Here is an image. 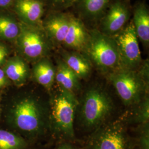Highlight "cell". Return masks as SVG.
Here are the masks:
<instances>
[{
	"mask_svg": "<svg viewBox=\"0 0 149 149\" xmlns=\"http://www.w3.org/2000/svg\"><path fill=\"white\" fill-rule=\"evenodd\" d=\"M7 117L19 133L28 138H37L49 129V108L36 96H22L12 104Z\"/></svg>",
	"mask_w": 149,
	"mask_h": 149,
	"instance_id": "6da1fadb",
	"label": "cell"
},
{
	"mask_svg": "<svg viewBox=\"0 0 149 149\" xmlns=\"http://www.w3.org/2000/svg\"><path fill=\"white\" fill-rule=\"evenodd\" d=\"M107 76L126 106H135L149 94L148 59L143 60L138 69L120 68Z\"/></svg>",
	"mask_w": 149,
	"mask_h": 149,
	"instance_id": "7a4b0ae2",
	"label": "cell"
},
{
	"mask_svg": "<svg viewBox=\"0 0 149 149\" xmlns=\"http://www.w3.org/2000/svg\"><path fill=\"white\" fill-rule=\"evenodd\" d=\"M79 101L74 94L59 89L52 96L49 108V129L59 138L75 139L74 118Z\"/></svg>",
	"mask_w": 149,
	"mask_h": 149,
	"instance_id": "3957f363",
	"label": "cell"
},
{
	"mask_svg": "<svg viewBox=\"0 0 149 149\" xmlns=\"http://www.w3.org/2000/svg\"><path fill=\"white\" fill-rule=\"evenodd\" d=\"M89 39L84 54L92 66L107 75L120 68L117 44L113 37L106 35L97 28L89 29Z\"/></svg>",
	"mask_w": 149,
	"mask_h": 149,
	"instance_id": "277c9868",
	"label": "cell"
},
{
	"mask_svg": "<svg viewBox=\"0 0 149 149\" xmlns=\"http://www.w3.org/2000/svg\"><path fill=\"white\" fill-rule=\"evenodd\" d=\"M111 98L99 87H93L84 95L79 102V118L86 128L95 129L100 127L109 117L113 110Z\"/></svg>",
	"mask_w": 149,
	"mask_h": 149,
	"instance_id": "5b68a950",
	"label": "cell"
},
{
	"mask_svg": "<svg viewBox=\"0 0 149 149\" xmlns=\"http://www.w3.org/2000/svg\"><path fill=\"white\" fill-rule=\"evenodd\" d=\"M20 32L15 42L18 55L28 63L49 57L53 44L42 26H30L19 22Z\"/></svg>",
	"mask_w": 149,
	"mask_h": 149,
	"instance_id": "8992f818",
	"label": "cell"
},
{
	"mask_svg": "<svg viewBox=\"0 0 149 149\" xmlns=\"http://www.w3.org/2000/svg\"><path fill=\"white\" fill-rule=\"evenodd\" d=\"M113 37L117 44L120 68L138 69L143 60L132 21Z\"/></svg>",
	"mask_w": 149,
	"mask_h": 149,
	"instance_id": "52a82bcc",
	"label": "cell"
},
{
	"mask_svg": "<svg viewBox=\"0 0 149 149\" xmlns=\"http://www.w3.org/2000/svg\"><path fill=\"white\" fill-rule=\"evenodd\" d=\"M87 149H131V144L123 124L116 122L97 129Z\"/></svg>",
	"mask_w": 149,
	"mask_h": 149,
	"instance_id": "ba28073f",
	"label": "cell"
},
{
	"mask_svg": "<svg viewBox=\"0 0 149 149\" xmlns=\"http://www.w3.org/2000/svg\"><path fill=\"white\" fill-rule=\"evenodd\" d=\"M130 0H113L98 22L102 33L114 37L127 26L132 16Z\"/></svg>",
	"mask_w": 149,
	"mask_h": 149,
	"instance_id": "9c48e42d",
	"label": "cell"
},
{
	"mask_svg": "<svg viewBox=\"0 0 149 149\" xmlns=\"http://www.w3.org/2000/svg\"><path fill=\"white\" fill-rule=\"evenodd\" d=\"M13 6L19 21L30 26H42L45 11L43 0H15Z\"/></svg>",
	"mask_w": 149,
	"mask_h": 149,
	"instance_id": "30bf717a",
	"label": "cell"
},
{
	"mask_svg": "<svg viewBox=\"0 0 149 149\" xmlns=\"http://www.w3.org/2000/svg\"><path fill=\"white\" fill-rule=\"evenodd\" d=\"M113 0H79L74 7L78 17L85 22L98 23Z\"/></svg>",
	"mask_w": 149,
	"mask_h": 149,
	"instance_id": "8fae6325",
	"label": "cell"
},
{
	"mask_svg": "<svg viewBox=\"0 0 149 149\" xmlns=\"http://www.w3.org/2000/svg\"><path fill=\"white\" fill-rule=\"evenodd\" d=\"M58 49L60 58L80 80L87 79L90 76L93 66L85 54L63 48Z\"/></svg>",
	"mask_w": 149,
	"mask_h": 149,
	"instance_id": "7c38bea8",
	"label": "cell"
},
{
	"mask_svg": "<svg viewBox=\"0 0 149 149\" xmlns=\"http://www.w3.org/2000/svg\"><path fill=\"white\" fill-rule=\"evenodd\" d=\"M2 69L8 79L18 87L24 85L31 74L28 63L18 55L8 58Z\"/></svg>",
	"mask_w": 149,
	"mask_h": 149,
	"instance_id": "4fadbf2b",
	"label": "cell"
},
{
	"mask_svg": "<svg viewBox=\"0 0 149 149\" xmlns=\"http://www.w3.org/2000/svg\"><path fill=\"white\" fill-rule=\"evenodd\" d=\"M55 80L59 89L74 94L81 89L80 79L60 58L56 60Z\"/></svg>",
	"mask_w": 149,
	"mask_h": 149,
	"instance_id": "5bb4252c",
	"label": "cell"
},
{
	"mask_svg": "<svg viewBox=\"0 0 149 149\" xmlns=\"http://www.w3.org/2000/svg\"><path fill=\"white\" fill-rule=\"evenodd\" d=\"M132 20L138 39L146 48L149 44V10L144 2H138L134 8Z\"/></svg>",
	"mask_w": 149,
	"mask_h": 149,
	"instance_id": "9a60e30c",
	"label": "cell"
},
{
	"mask_svg": "<svg viewBox=\"0 0 149 149\" xmlns=\"http://www.w3.org/2000/svg\"><path fill=\"white\" fill-rule=\"evenodd\" d=\"M55 66L49 57H46L33 64L31 74L38 84L50 91L55 82Z\"/></svg>",
	"mask_w": 149,
	"mask_h": 149,
	"instance_id": "2e32d148",
	"label": "cell"
},
{
	"mask_svg": "<svg viewBox=\"0 0 149 149\" xmlns=\"http://www.w3.org/2000/svg\"><path fill=\"white\" fill-rule=\"evenodd\" d=\"M20 32L19 22L10 15L0 14V40L15 43Z\"/></svg>",
	"mask_w": 149,
	"mask_h": 149,
	"instance_id": "e0dca14e",
	"label": "cell"
},
{
	"mask_svg": "<svg viewBox=\"0 0 149 149\" xmlns=\"http://www.w3.org/2000/svg\"><path fill=\"white\" fill-rule=\"evenodd\" d=\"M27 139L19 134L0 129V149H27Z\"/></svg>",
	"mask_w": 149,
	"mask_h": 149,
	"instance_id": "ac0fdd59",
	"label": "cell"
},
{
	"mask_svg": "<svg viewBox=\"0 0 149 149\" xmlns=\"http://www.w3.org/2000/svg\"><path fill=\"white\" fill-rule=\"evenodd\" d=\"M134 114L131 120L138 125L149 122V94L145 95L143 98L135 105Z\"/></svg>",
	"mask_w": 149,
	"mask_h": 149,
	"instance_id": "d6986e66",
	"label": "cell"
},
{
	"mask_svg": "<svg viewBox=\"0 0 149 149\" xmlns=\"http://www.w3.org/2000/svg\"><path fill=\"white\" fill-rule=\"evenodd\" d=\"M138 149H149V123L138 125L137 134Z\"/></svg>",
	"mask_w": 149,
	"mask_h": 149,
	"instance_id": "ffe728a7",
	"label": "cell"
},
{
	"mask_svg": "<svg viewBox=\"0 0 149 149\" xmlns=\"http://www.w3.org/2000/svg\"><path fill=\"white\" fill-rule=\"evenodd\" d=\"M79 0H50L52 11H65L74 7Z\"/></svg>",
	"mask_w": 149,
	"mask_h": 149,
	"instance_id": "44dd1931",
	"label": "cell"
},
{
	"mask_svg": "<svg viewBox=\"0 0 149 149\" xmlns=\"http://www.w3.org/2000/svg\"><path fill=\"white\" fill-rule=\"evenodd\" d=\"M10 51L5 43L0 41V67H2L8 59Z\"/></svg>",
	"mask_w": 149,
	"mask_h": 149,
	"instance_id": "7402d4cb",
	"label": "cell"
},
{
	"mask_svg": "<svg viewBox=\"0 0 149 149\" xmlns=\"http://www.w3.org/2000/svg\"><path fill=\"white\" fill-rule=\"evenodd\" d=\"M10 83V81L7 77L2 67H0V90L8 85Z\"/></svg>",
	"mask_w": 149,
	"mask_h": 149,
	"instance_id": "603a6c76",
	"label": "cell"
},
{
	"mask_svg": "<svg viewBox=\"0 0 149 149\" xmlns=\"http://www.w3.org/2000/svg\"><path fill=\"white\" fill-rule=\"evenodd\" d=\"M15 0H0V8H7L13 5Z\"/></svg>",
	"mask_w": 149,
	"mask_h": 149,
	"instance_id": "cb8c5ba5",
	"label": "cell"
},
{
	"mask_svg": "<svg viewBox=\"0 0 149 149\" xmlns=\"http://www.w3.org/2000/svg\"><path fill=\"white\" fill-rule=\"evenodd\" d=\"M56 149H82L70 143H63L60 145Z\"/></svg>",
	"mask_w": 149,
	"mask_h": 149,
	"instance_id": "d4e9b609",
	"label": "cell"
},
{
	"mask_svg": "<svg viewBox=\"0 0 149 149\" xmlns=\"http://www.w3.org/2000/svg\"><path fill=\"white\" fill-rule=\"evenodd\" d=\"M1 97H0V114H1Z\"/></svg>",
	"mask_w": 149,
	"mask_h": 149,
	"instance_id": "484cf974",
	"label": "cell"
}]
</instances>
